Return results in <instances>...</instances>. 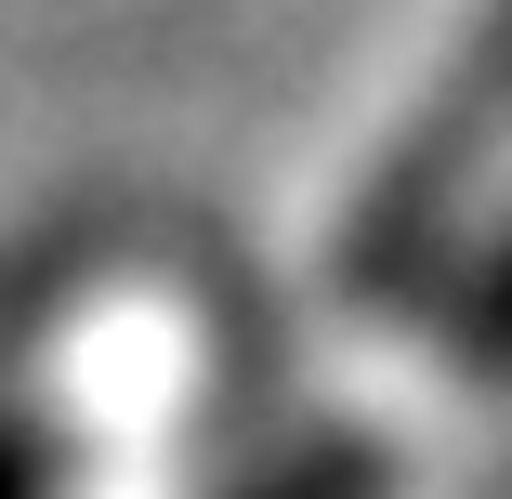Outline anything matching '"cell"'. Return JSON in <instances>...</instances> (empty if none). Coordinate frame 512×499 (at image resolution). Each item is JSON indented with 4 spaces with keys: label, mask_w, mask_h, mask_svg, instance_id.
Masks as SVG:
<instances>
[{
    "label": "cell",
    "mask_w": 512,
    "mask_h": 499,
    "mask_svg": "<svg viewBox=\"0 0 512 499\" xmlns=\"http://www.w3.org/2000/svg\"><path fill=\"white\" fill-rule=\"evenodd\" d=\"M473 355H486V368H512V237H499V263L473 276Z\"/></svg>",
    "instance_id": "7a4b0ae2"
},
{
    "label": "cell",
    "mask_w": 512,
    "mask_h": 499,
    "mask_svg": "<svg viewBox=\"0 0 512 499\" xmlns=\"http://www.w3.org/2000/svg\"><path fill=\"white\" fill-rule=\"evenodd\" d=\"M499 145H512V0L473 27V53H460V79L434 92L421 145L368 184V211H355V276H368V289H421L434 250H447V224H460V197L486 184Z\"/></svg>",
    "instance_id": "6da1fadb"
}]
</instances>
